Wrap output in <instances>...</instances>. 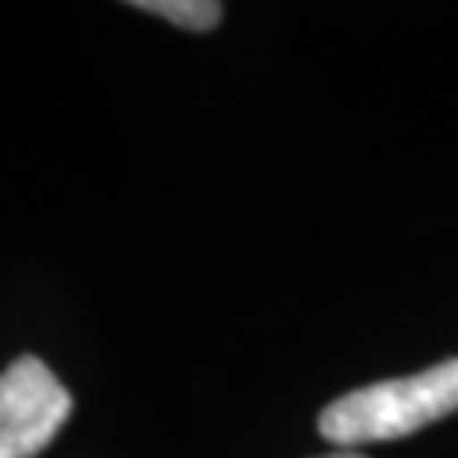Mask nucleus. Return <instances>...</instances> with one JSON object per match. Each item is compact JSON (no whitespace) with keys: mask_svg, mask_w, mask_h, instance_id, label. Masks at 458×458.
Returning a JSON list of instances; mask_svg holds the SVG:
<instances>
[{"mask_svg":"<svg viewBox=\"0 0 458 458\" xmlns=\"http://www.w3.org/2000/svg\"><path fill=\"white\" fill-rule=\"evenodd\" d=\"M458 409V360L436 363L420 375L370 382L321 409L318 432L340 451L360 443H386L451 417Z\"/></svg>","mask_w":458,"mask_h":458,"instance_id":"obj_1","label":"nucleus"},{"mask_svg":"<svg viewBox=\"0 0 458 458\" xmlns=\"http://www.w3.org/2000/svg\"><path fill=\"white\" fill-rule=\"evenodd\" d=\"M321 458H367L360 451H333V454H321Z\"/></svg>","mask_w":458,"mask_h":458,"instance_id":"obj_4","label":"nucleus"},{"mask_svg":"<svg viewBox=\"0 0 458 458\" xmlns=\"http://www.w3.org/2000/svg\"><path fill=\"white\" fill-rule=\"evenodd\" d=\"M69 409L73 397L54 370L35 355H20L0 375V458L42 454L65 424Z\"/></svg>","mask_w":458,"mask_h":458,"instance_id":"obj_2","label":"nucleus"},{"mask_svg":"<svg viewBox=\"0 0 458 458\" xmlns=\"http://www.w3.org/2000/svg\"><path fill=\"white\" fill-rule=\"evenodd\" d=\"M134 8L176 23L183 31H214L225 16V8L218 0H146V4H134Z\"/></svg>","mask_w":458,"mask_h":458,"instance_id":"obj_3","label":"nucleus"}]
</instances>
